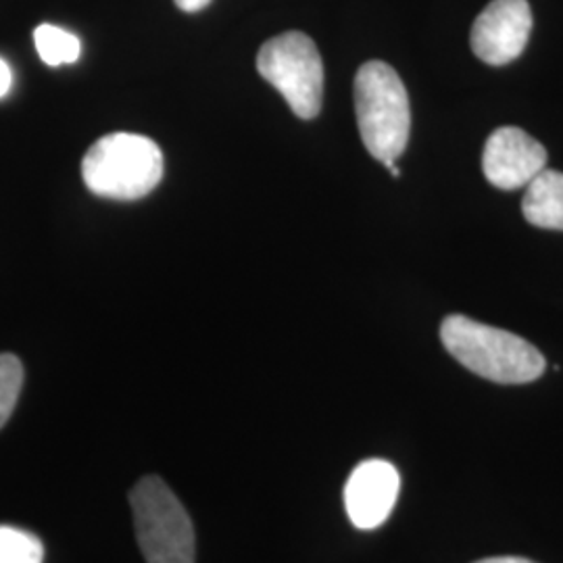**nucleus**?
I'll return each mask as SVG.
<instances>
[{
  "label": "nucleus",
  "instance_id": "nucleus-14",
  "mask_svg": "<svg viewBox=\"0 0 563 563\" xmlns=\"http://www.w3.org/2000/svg\"><path fill=\"white\" fill-rule=\"evenodd\" d=\"M174 2L186 13H197V11L205 9L211 0H174Z\"/></svg>",
  "mask_w": 563,
  "mask_h": 563
},
{
  "label": "nucleus",
  "instance_id": "nucleus-13",
  "mask_svg": "<svg viewBox=\"0 0 563 563\" xmlns=\"http://www.w3.org/2000/svg\"><path fill=\"white\" fill-rule=\"evenodd\" d=\"M11 84H13V74H11V67L4 59H0V99L9 95L11 90Z\"/></svg>",
  "mask_w": 563,
  "mask_h": 563
},
{
  "label": "nucleus",
  "instance_id": "nucleus-5",
  "mask_svg": "<svg viewBox=\"0 0 563 563\" xmlns=\"http://www.w3.org/2000/svg\"><path fill=\"white\" fill-rule=\"evenodd\" d=\"M257 71L301 120L318 118L323 101V63L316 42L302 32H286L265 42Z\"/></svg>",
  "mask_w": 563,
  "mask_h": 563
},
{
  "label": "nucleus",
  "instance_id": "nucleus-4",
  "mask_svg": "<svg viewBox=\"0 0 563 563\" xmlns=\"http://www.w3.org/2000/svg\"><path fill=\"white\" fill-rule=\"evenodd\" d=\"M134 530L146 563H195V528L188 511L159 476L130 493Z\"/></svg>",
  "mask_w": 563,
  "mask_h": 563
},
{
  "label": "nucleus",
  "instance_id": "nucleus-8",
  "mask_svg": "<svg viewBox=\"0 0 563 563\" xmlns=\"http://www.w3.org/2000/svg\"><path fill=\"white\" fill-rule=\"evenodd\" d=\"M401 488L399 472L384 460L362 462L344 486V507L349 520L360 530L383 526L397 504Z\"/></svg>",
  "mask_w": 563,
  "mask_h": 563
},
{
  "label": "nucleus",
  "instance_id": "nucleus-10",
  "mask_svg": "<svg viewBox=\"0 0 563 563\" xmlns=\"http://www.w3.org/2000/svg\"><path fill=\"white\" fill-rule=\"evenodd\" d=\"M34 42L41 59L51 67L69 65L80 59V38L57 25H51V23L38 25L34 32Z\"/></svg>",
  "mask_w": 563,
  "mask_h": 563
},
{
  "label": "nucleus",
  "instance_id": "nucleus-11",
  "mask_svg": "<svg viewBox=\"0 0 563 563\" xmlns=\"http://www.w3.org/2000/svg\"><path fill=\"white\" fill-rule=\"evenodd\" d=\"M42 541L21 528L0 526V563H42Z\"/></svg>",
  "mask_w": 563,
  "mask_h": 563
},
{
  "label": "nucleus",
  "instance_id": "nucleus-3",
  "mask_svg": "<svg viewBox=\"0 0 563 563\" xmlns=\"http://www.w3.org/2000/svg\"><path fill=\"white\" fill-rule=\"evenodd\" d=\"M355 113L369 155L397 162L411 132L409 97L399 74L383 60H369L355 76Z\"/></svg>",
  "mask_w": 563,
  "mask_h": 563
},
{
  "label": "nucleus",
  "instance_id": "nucleus-12",
  "mask_svg": "<svg viewBox=\"0 0 563 563\" xmlns=\"http://www.w3.org/2000/svg\"><path fill=\"white\" fill-rule=\"evenodd\" d=\"M23 386V365L11 353L0 355V428L9 422L20 401Z\"/></svg>",
  "mask_w": 563,
  "mask_h": 563
},
{
  "label": "nucleus",
  "instance_id": "nucleus-9",
  "mask_svg": "<svg viewBox=\"0 0 563 563\" xmlns=\"http://www.w3.org/2000/svg\"><path fill=\"white\" fill-rule=\"evenodd\" d=\"M522 209L528 223L563 232V174L543 169L526 186Z\"/></svg>",
  "mask_w": 563,
  "mask_h": 563
},
{
  "label": "nucleus",
  "instance_id": "nucleus-6",
  "mask_svg": "<svg viewBox=\"0 0 563 563\" xmlns=\"http://www.w3.org/2000/svg\"><path fill=\"white\" fill-rule=\"evenodd\" d=\"M532 32L528 0H493L474 21L472 51L488 65L518 59Z\"/></svg>",
  "mask_w": 563,
  "mask_h": 563
},
{
  "label": "nucleus",
  "instance_id": "nucleus-1",
  "mask_svg": "<svg viewBox=\"0 0 563 563\" xmlns=\"http://www.w3.org/2000/svg\"><path fill=\"white\" fill-rule=\"evenodd\" d=\"M441 339L463 367L490 383H534L547 367L530 342L465 316H449L441 325Z\"/></svg>",
  "mask_w": 563,
  "mask_h": 563
},
{
  "label": "nucleus",
  "instance_id": "nucleus-7",
  "mask_svg": "<svg viewBox=\"0 0 563 563\" xmlns=\"http://www.w3.org/2000/svg\"><path fill=\"white\" fill-rule=\"evenodd\" d=\"M483 169L486 180L501 190L528 186L547 169V151L520 128L505 125L495 130L484 146Z\"/></svg>",
  "mask_w": 563,
  "mask_h": 563
},
{
  "label": "nucleus",
  "instance_id": "nucleus-2",
  "mask_svg": "<svg viewBox=\"0 0 563 563\" xmlns=\"http://www.w3.org/2000/svg\"><path fill=\"white\" fill-rule=\"evenodd\" d=\"M86 188L111 201H139L163 178V153L157 142L115 132L95 142L81 162Z\"/></svg>",
  "mask_w": 563,
  "mask_h": 563
},
{
  "label": "nucleus",
  "instance_id": "nucleus-15",
  "mask_svg": "<svg viewBox=\"0 0 563 563\" xmlns=\"http://www.w3.org/2000/svg\"><path fill=\"white\" fill-rule=\"evenodd\" d=\"M476 563H534L530 560H523V558H488V560H481Z\"/></svg>",
  "mask_w": 563,
  "mask_h": 563
}]
</instances>
